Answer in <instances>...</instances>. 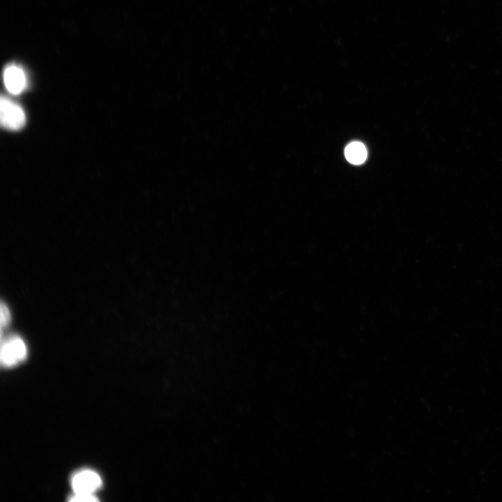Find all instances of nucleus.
Segmentation results:
<instances>
[{
    "label": "nucleus",
    "instance_id": "obj_1",
    "mask_svg": "<svg viewBox=\"0 0 502 502\" xmlns=\"http://www.w3.org/2000/svg\"><path fill=\"white\" fill-rule=\"evenodd\" d=\"M0 119L1 126L12 130L20 129L26 121L22 108L18 104L3 96L1 98Z\"/></svg>",
    "mask_w": 502,
    "mask_h": 502
},
{
    "label": "nucleus",
    "instance_id": "obj_2",
    "mask_svg": "<svg viewBox=\"0 0 502 502\" xmlns=\"http://www.w3.org/2000/svg\"><path fill=\"white\" fill-rule=\"evenodd\" d=\"M26 356V347L19 337L5 340L1 347V363L5 367H11L23 360Z\"/></svg>",
    "mask_w": 502,
    "mask_h": 502
},
{
    "label": "nucleus",
    "instance_id": "obj_3",
    "mask_svg": "<svg viewBox=\"0 0 502 502\" xmlns=\"http://www.w3.org/2000/svg\"><path fill=\"white\" fill-rule=\"evenodd\" d=\"M71 485L75 494L93 495L101 487L102 480L94 471L85 469L77 472L73 476Z\"/></svg>",
    "mask_w": 502,
    "mask_h": 502
},
{
    "label": "nucleus",
    "instance_id": "obj_4",
    "mask_svg": "<svg viewBox=\"0 0 502 502\" xmlns=\"http://www.w3.org/2000/svg\"><path fill=\"white\" fill-rule=\"evenodd\" d=\"M3 82L6 89L12 94H19L26 85L24 70L17 65L8 66L3 71Z\"/></svg>",
    "mask_w": 502,
    "mask_h": 502
},
{
    "label": "nucleus",
    "instance_id": "obj_5",
    "mask_svg": "<svg viewBox=\"0 0 502 502\" xmlns=\"http://www.w3.org/2000/svg\"><path fill=\"white\" fill-rule=\"evenodd\" d=\"M347 160L354 165L363 163L367 158V150L365 146L358 142L349 144L345 149Z\"/></svg>",
    "mask_w": 502,
    "mask_h": 502
},
{
    "label": "nucleus",
    "instance_id": "obj_6",
    "mask_svg": "<svg viewBox=\"0 0 502 502\" xmlns=\"http://www.w3.org/2000/svg\"><path fill=\"white\" fill-rule=\"evenodd\" d=\"M10 320V314L9 310L6 304L3 302L1 303V327L6 326Z\"/></svg>",
    "mask_w": 502,
    "mask_h": 502
},
{
    "label": "nucleus",
    "instance_id": "obj_7",
    "mask_svg": "<svg viewBox=\"0 0 502 502\" xmlns=\"http://www.w3.org/2000/svg\"><path fill=\"white\" fill-rule=\"evenodd\" d=\"M70 501L73 502H91L96 501L98 499L94 497L93 495L75 494V495L70 498Z\"/></svg>",
    "mask_w": 502,
    "mask_h": 502
}]
</instances>
